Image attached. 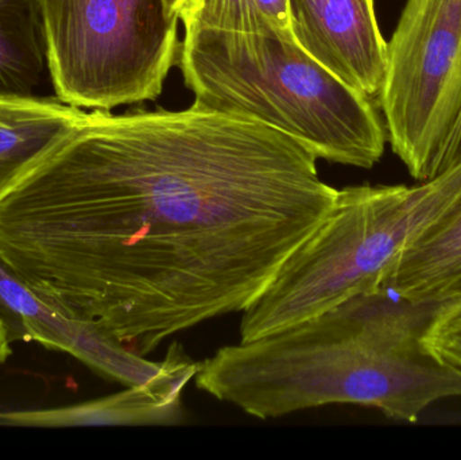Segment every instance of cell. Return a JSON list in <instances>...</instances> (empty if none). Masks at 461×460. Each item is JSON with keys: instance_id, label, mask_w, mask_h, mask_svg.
<instances>
[{"instance_id": "cell-1", "label": "cell", "mask_w": 461, "mask_h": 460, "mask_svg": "<svg viewBox=\"0 0 461 460\" xmlns=\"http://www.w3.org/2000/svg\"><path fill=\"white\" fill-rule=\"evenodd\" d=\"M262 122L83 111L0 188V262L50 304L140 356L243 312L339 189Z\"/></svg>"}, {"instance_id": "cell-2", "label": "cell", "mask_w": 461, "mask_h": 460, "mask_svg": "<svg viewBox=\"0 0 461 460\" xmlns=\"http://www.w3.org/2000/svg\"><path fill=\"white\" fill-rule=\"evenodd\" d=\"M459 310L413 302L381 284L305 323L221 348L194 380L263 420L357 404L411 423L435 402L461 397V370L424 345L425 332Z\"/></svg>"}, {"instance_id": "cell-3", "label": "cell", "mask_w": 461, "mask_h": 460, "mask_svg": "<svg viewBox=\"0 0 461 460\" xmlns=\"http://www.w3.org/2000/svg\"><path fill=\"white\" fill-rule=\"evenodd\" d=\"M178 61L197 107L262 122L335 164L371 169L384 156L375 100L312 59L292 30H189Z\"/></svg>"}, {"instance_id": "cell-4", "label": "cell", "mask_w": 461, "mask_h": 460, "mask_svg": "<svg viewBox=\"0 0 461 460\" xmlns=\"http://www.w3.org/2000/svg\"><path fill=\"white\" fill-rule=\"evenodd\" d=\"M461 210V159L419 185L340 189L327 218L243 311L240 342L317 318L384 283L398 257Z\"/></svg>"}, {"instance_id": "cell-5", "label": "cell", "mask_w": 461, "mask_h": 460, "mask_svg": "<svg viewBox=\"0 0 461 460\" xmlns=\"http://www.w3.org/2000/svg\"><path fill=\"white\" fill-rule=\"evenodd\" d=\"M61 102L88 110L156 100L180 54L167 0H38Z\"/></svg>"}, {"instance_id": "cell-6", "label": "cell", "mask_w": 461, "mask_h": 460, "mask_svg": "<svg viewBox=\"0 0 461 460\" xmlns=\"http://www.w3.org/2000/svg\"><path fill=\"white\" fill-rule=\"evenodd\" d=\"M378 100L387 140L411 177L432 180L459 161L461 0H406Z\"/></svg>"}, {"instance_id": "cell-7", "label": "cell", "mask_w": 461, "mask_h": 460, "mask_svg": "<svg viewBox=\"0 0 461 460\" xmlns=\"http://www.w3.org/2000/svg\"><path fill=\"white\" fill-rule=\"evenodd\" d=\"M295 42L321 67L370 99H379L387 41L374 0H287Z\"/></svg>"}, {"instance_id": "cell-8", "label": "cell", "mask_w": 461, "mask_h": 460, "mask_svg": "<svg viewBox=\"0 0 461 460\" xmlns=\"http://www.w3.org/2000/svg\"><path fill=\"white\" fill-rule=\"evenodd\" d=\"M0 308L18 321L24 339L64 351L111 380L126 386L143 385L164 369L148 361L91 321L59 310L32 292L0 262Z\"/></svg>"}, {"instance_id": "cell-9", "label": "cell", "mask_w": 461, "mask_h": 460, "mask_svg": "<svg viewBox=\"0 0 461 460\" xmlns=\"http://www.w3.org/2000/svg\"><path fill=\"white\" fill-rule=\"evenodd\" d=\"M164 369L150 383L127 386L113 396L89 400L49 410H0V426L10 427H102L178 426L185 420L183 392L200 369L173 343L164 359Z\"/></svg>"}, {"instance_id": "cell-10", "label": "cell", "mask_w": 461, "mask_h": 460, "mask_svg": "<svg viewBox=\"0 0 461 460\" xmlns=\"http://www.w3.org/2000/svg\"><path fill=\"white\" fill-rule=\"evenodd\" d=\"M382 284L413 302L461 305V210L406 248Z\"/></svg>"}, {"instance_id": "cell-11", "label": "cell", "mask_w": 461, "mask_h": 460, "mask_svg": "<svg viewBox=\"0 0 461 460\" xmlns=\"http://www.w3.org/2000/svg\"><path fill=\"white\" fill-rule=\"evenodd\" d=\"M81 113L59 99L0 97V188L64 137Z\"/></svg>"}, {"instance_id": "cell-12", "label": "cell", "mask_w": 461, "mask_h": 460, "mask_svg": "<svg viewBox=\"0 0 461 460\" xmlns=\"http://www.w3.org/2000/svg\"><path fill=\"white\" fill-rule=\"evenodd\" d=\"M49 69L38 0H0V97H30Z\"/></svg>"}, {"instance_id": "cell-13", "label": "cell", "mask_w": 461, "mask_h": 460, "mask_svg": "<svg viewBox=\"0 0 461 460\" xmlns=\"http://www.w3.org/2000/svg\"><path fill=\"white\" fill-rule=\"evenodd\" d=\"M180 21L185 32L219 29L251 32L266 26L290 30L287 0H188Z\"/></svg>"}, {"instance_id": "cell-14", "label": "cell", "mask_w": 461, "mask_h": 460, "mask_svg": "<svg viewBox=\"0 0 461 460\" xmlns=\"http://www.w3.org/2000/svg\"><path fill=\"white\" fill-rule=\"evenodd\" d=\"M424 345L436 358L461 370V310L438 319L425 332Z\"/></svg>"}, {"instance_id": "cell-15", "label": "cell", "mask_w": 461, "mask_h": 460, "mask_svg": "<svg viewBox=\"0 0 461 460\" xmlns=\"http://www.w3.org/2000/svg\"><path fill=\"white\" fill-rule=\"evenodd\" d=\"M11 356L10 332L5 321L0 319V365L7 361Z\"/></svg>"}, {"instance_id": "cell-16", "label": "cell", "mask_w": 461, "mask_h": 460, "mask_svg": "<svg viewBox=\"0 0 461 460\" xmlns=\"http://www.w3.org/2000/svg\"><path fill=\"white\" fill-rule=\"evenodd\" d=\"M186 2H188V0H167V7L172 11V14L178 16V19H180L181 11H183Z\"/></svg>"}, {"instance_id": "cell-17", "label": "cell", "mask_w": 461, "mask_h": 460, "mask_svg": "<svg viewBox=\"0 0 461 460\" xmlns=\"http://www.w3.org/2000/svg\"><path fill=\"white\" fill-rule=\"evenodd\" d=\"M459 146H460V148H459V153H460L459 154V158H461V132H460Z\"/></svg>"}]
</instances>
